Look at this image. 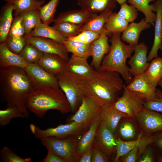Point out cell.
<instances>
[{"label": "cell", "instance_id": "cell-1", "mask_svg": "<svg viewBox=\"0 0 162 162\" xmlns=\"http://www.w3.org/2000/svg\"><path fill=\"white\" fill-rule=\"evenodd\" d=\"M34 89L25 70L16 66L0 68V89L3 101L8 106L17 107L28 116L25 104L26 98Z\"/></svg>", "mask_w": 162, "mask_h": 162}, {"label": "cell", "instance_id": "cell-2", "mask_svg": "<svg viewBox=\"0 0 162 162\" xmlns=\"http://www.w3.org/2000/svg\"><path fill=\"white\" fill-rule=\"evenodd\" d=\"M124 86L118 73L95 70L87 81L85 96L91 98L101 106L114 104L123 91Z\"/></svg>", "mask_w": 162, "mask_h": 162}, {"label": "cell", "instance_id": "cell-3", "mask_svg": "<svg viewBox=\"0 0 162 162\" xmlns=\"http://www.w3.org/2000/svg\"><path fill=\"white\" fill-rule=\"evenodd\" d=\"M25 104L28 110L39 118H43L50 110L62 114L71 111L70 104L59 87L34 88L27 97Z\"/></svg>", "mask_w": 162, "mask_h": 162}, {"label": "cell", "instance_id": "cell-4", "mask_svg": "<svg viewBox=\"0 0 162 162\" xmlns=\"http://www.w3.org/2000/svg\"><path fill=\"white\" fill-rule=\"evenodd\" d=\"M121 33H112L109 51L103 60L99 70L118 73L128 84L133 78L126 62L134 52L135 45H127L122 42Z\"/></svg>", "mask_w": 162, "mask_h": 162}, {"label": "cell", "instance_id": "cell-5", "mask_svg": "<svg viewBox=\"0 0 162 162\" xmlns=\"http://www.w3.org/2000/svg\"><path fill=\"white\" fill-rule=\"evenodd\" d=\"M56 76L70 104V112L75 113L85 96L87 81L67 70Z\"/></svg>", "mask_w": 162, "mask_h": 162}, {"label": "cell", "instance_id": "cell-6", "mask_svg": "<svg viewBox=\"0 0 162 162\" xmlns=\"http://www.w3.org/2000/svg\"><path fill=\"white\" fill-rule=\"evenodd\" d=\"M76 136L58 138L49 136L40 139L46 149L64 159L66 162H76V147L79 139Z\"/></svg>", "mask_w": 162, "mask_h": 162}, {"label": "cell", "instance_id": "cell-7", "mask_svg": "<svg viewBox=\"0 0 162 162\" xmlns=\"http://www.w3.org/2000/svg\"><path fill=\"white\" fill-rule=\"evenodd\" d=\"M29 128L32 134L39 139L49 136L62 138L70 136H79L87 130L82 124L74 121L45 129H41L31 123L29 125Z\"/></svg>", "mask_w": 162, "mask_h": 162}, {"label": "cell", "instance_id": "cell-8", "mask_svg": "<svg viewBox=\"0 0 162 162\" xmlns=\"http://www.w3.org/2000/svg\"><path fill=\"white\" fill-rule=\"evenodd\" d=\"M146 100L141 96L128 89L124 85L122 94L114 104V107L128 117L136 118L143 108Z\"/></svg>", "mask_w": 162, "mask_h": 162}, {"label": "cell", "instance_id": "cell-9", "mask_svg": "<svg viewBox=\"0 0 162 162\" xmlns=\"http://www.w3.org/2000/svg\"><path fill=\"white\" fill-rule=\"evenodd\" d=\"M101 107L93 99L85 96L77 110L68 120L82 124L87 130L99 116Z\"/></svg>", "mask_w": 162, "mask_h": 162}, {"label": "cell", "instance_id": "cell-10", "mask_svg": "<svg viewBox=\"0 0 162 162\" xmlns=\"http://www.w3.org/2000/svg\"><path fill=\"white\" fill-rule=\"evenodd\" d=\"M142 136L150 137L162 131V113L143 108L136 117Z\"/></svg>", "mask_w": 162, "mask_h": 162}, {"label": "cell", "instance_id": "cell-11", "mask_svg": "<svg viewBox=\"0 0 162 162\" xmlns=\"http://www.w3.org/2000/svg\"><path fill=\"white\" fill-rule=\"evenodd\" d=\"M25 69L34 88L59 87L56 76L45 70L38 63L28 64Z\"/></svg>", "mask_w": 162, "mask_h": 162}, {"label": "cell", "instance_id": "cell-12", "mask_svg": "<svg viewBox=\"0 0 162 162\" xmlns=\"http://www.w3.org/2000/svg\"><path fill=\"white\" fill-rule=\"evenodd\" d=\"M26 43L31 44L44 53L56 54L68 61V52L63 44L53 40L28 34L23 36Z\"/></svg>", "mask_w": 162, "mask_h": 162}, {"label": "cell", "instance_id": "cell-13", "mask_svg": "<svg viewBox=\"0 0 162 162\" xmlns=\"http://www.w3.org/2000/svg\"><path fill=\"white\" fill-rule=\"evenodd\" d=\"M117 136L105 124L100 122L94 144L109 157L116 151Z\"/></svg>", "mask_w": 162, "mask_h": 162}, {"label": "cell", "instance_id": "cell-14", "mask_svg": "<svg viewBox=\"0 0 162 162\" xmlns=\"http://www.w3.org/2000/svg\"><path fill=\"white\" fill-rule=\"evenodd\" d=\"M134 53L128 62L130 65L129 72L135 77L145 72L150 63L148 60V46L144 42L134 46Z\"/></svg>", "mask_w": 162, "mask_h": 162}, {"label": "cell", "instance_id": "cell-15", "mask_svg": "<svg viewBox=\"0 0 162 162\" xmlns=\"http://www.w3.org/2000/svg\"><path fill=\"white\" fill-rule=\"evenodd\" d=\"M126 87L141 96L146 101L155 100L158 98L156 87L148 81L144 73L134 77Z\"/></svg>", "mask_w": 162, "mask_h": 162}, {"label": "cell", "instance_id": "cell-16", "mask_svg": "<svg viewBox=\"0 0 162 162\" xmlns=\"http://www.w3.org/2000/svg\"><path fill=\"white\" fill-rule=\"evenodd\" d=\"M110 33L104 28L99 37L90 44L92 57L91 65L95 70L99 69L104 55L109 51L110 46L107 35Z\"/></svg>", "mask_w": 162, "mask_h": 162}, {"label": "cell", "instance_id": "cell-17", "mask_svg": "<svg viewBox=\"0 0 162 162\" xmlns=\"http://www.w3.org/2000/svg\"><path fill=\"white\" fill-rule=\"evenodd\" d=\"M87 58L72 54L67 62V70L88 80L93 75L95 70L88 64Z\"/></svg>", "mask_w": 162, "mask_h": 162}, {"label": "cell", "instance_id": "cell-18", "mask_svg": "<svg viewBox=\"0 0 162 162\" xmlns=\"http://www.w3.org/2000/svg\"><path fill=\"white\" fill-rule=\"evenodd\" d=\"M154 2L156 13L154 25V38L153 45L147 56L149 62L158 57L159 50L162 52V0H156Z\"/></svg>", "mask_w": 162, "mask_h": 162}, {"label": "cell", "instance_id": "cell-19", "mask_svg": "<svg viewBox=\"0 0 162 162\" xmlns=\"http://www.w3.org/2000/svg\"><path fill=\"white\" fill-rule=\"evenodd\" d=\"M116 155L114 162H118L119 158L129 152L134 148L140 146L145 149L148 145L152 144V141L151 136H142L140 132L136 139L130 141H124L117 137Z\"/></svg>", "mask_w": 162, "mask_h": 162}, {"label": "cell", "instance_id": "cell-20", "mask_svg": "<svg viewBox=\"0 0 162 162\" xmlns=\"http://www.w3.org/2000/svg\"><path fill=\"white\" fill-rule=\"evenodd\" d=\"M99 117L100 122L105 124L115 134L121 120L128 117L126 114L116 109L113 104L101 106Z\"/></svg>", "mask_w": 162, "mask_h": 162}, {"label": "cell", "instance_id": "cell-21", "mask_svg": "<svg viewBox=\"0 0 162 162\" xmlns=\"http://www.w3.org/2000/svg\"><path fill=\"white\" fill-rule=\"evenodd\" d=\"M67 62L58 55L44 53L38 63L45 70L56 76L67 70Z\"/></svg>", "mask_w": 162, "mask_h": 162}, {"label": "cell", "instance_id": "cell-22", "mask_svg": "<svg viewBox=\"0 0 162 162\" xmlns=\"http://www.w3.org/2000/svg\"><path fill=\"white\" fill-rule=\"evenodd\" d=\"M140 130L136 118L127 117L121 119L117 128L115 134L124 141H130L138 137Z\"/></svg>", "mask_w": 162, "mask_h": 162}, {"label": "cell", "instance_id": "cell-23", "mask_svg": "<svg viewBox=\"0 0 162 162\" xmlns=\"http://www.w3.org/2000/svg\"><path fill=\"white\" fill-rule=\"evenodd\" d=\"M100 123L99 116L93 122L88 129L79 139L76 147L77 160L80 156L86 150L92 146L96 133Z\"/></svg>", "mask_w": 162, "mask_h": 162}, {"label": "cell", "instance_id": "cell-24", "mask_svg": "<svg viewBox=\"0 0 162 162\" xmlns=\"http://www.w3.org/2000/svg\"><path fill=\"white\" fill-rule=\"evenodd\" d=\"M95 14L82 9L69 10L60 13L53 22L54 23L68 22L84 25Z\"/></svg>", "mask_w": 162, "mask_h": 162}, {"label": "cell", "instance_id": "cell-25", "mask_svg": "<svg viewBox=\"0 0 162 162\" xmlns=\"http://www.w3.org/2000/svg\"><path fill=\"white\" fill-rule=\"evenodd\" d=\"M151 25L150 23L145 21V18L138 23L131 22L122 32L121 38L129 44L135 45L138 43L141 32L150 28Z\"/></svg>", "mask_w": 162, "mask_h": 162}, {"label": "cell", "instance_id": "cell-26", "mask_svg": "<svg viewBox=\"0 0 162 162\" xmlns=\"http://www.w3.org/2000/svg\"><path fill=\"white\" fill-rule=\"evenodd\" d=\"M81 9L94 14L112 10L115 8V0H77Z\"/></svg>", "mask_w": 162, "mask_h": 162}, {"label": "cell", "instance_id": "cell-27", "mask_svg": "<svg viewBox=\"0 0 162 162\" xmlns=\"http://www.w3.org/2000/svg\"><path fill=\"white\" fill-rule=\"evenodd\" d=\"M28 64L18 54L10 50L5 42L0 44V68L16 66L25 69Z\"/></svg>", "mask_w": 162, "mask_h": 162}, {"label": "cell", "instance_id": "cell-28", "mask_svg": "<svg viewBox=\"0 0 162 162\" xmlns=\"http://www.w3.org/2000/svg\"><path fill=\"white\" fill-rule=\"evenodd\" d=\"M14 8L12 4L6 3L2 7L0 17V42L7 39L13 19Z\"/></svg>", "mask_w": 162, "mask_h": 162}, {"label": "cell", "instance_id": "cell-29", "mask_svg": "<svg viewBox=\"0 0 162 162\" xmlns=\"http://www.w3.org/2000/svg\"><path fill=\"white\" fill-rule=\"evenodd\" d=\"M29 34L32 36L50 39L62 44L67 39L53 26L43 22L37 26Z\"/></svg>", "mask_w": 162, "mask_h": 162}, {"label": "cell", "instance_id": "cell-30", "mask_svg": "<svg viewBox=\"0 0 162 162\" xmlns=\"http://www.w3.org/2000/svg\"><path fill=\"white\" fill-rule=\"evenodd\" d=\"M128 2L134 6L138 10L142 12L144 15L145 21L152 26H154L156 14L153 12L156 11L154 4H149L154 0H127Z\"/></svg>", "mask_w": 162, "mask_h": 162}, {"label": "cell", "instance_id": "cell-31", "mask_svg": "<svg viewBox=\"0 0 162 162\" xmlns=\"http://www.w3.org/2000/svg\"><path fill=\"white\" fill-rule=\"evenodd\" d=\"M112 13V10H109L99 15L96 14L83 25L81 32L84 30H90L101 34L107 19Z\"/></svg>", "mask_w": 162, "mask_h": 162}, {"label": "cell", "instance_id": "cell-32", "mask_svg": "<svg viewBox=\"0 0 162 162\" xmlns=\"http://www.w3.org/2000/svg\"><path fill=\"white\" fill-rule=\"evenodd\" d=\"M6 3L12 4L14 16L25 11L38 10L45 2V0H4Z\"/></svg>", "mask_w": 162, "mask_h": 162}, {"label": "cell", "instance_id": "cell-33", "mask_svg": "<svg viewBox=\"0 0 162 162\" xmlns=\"http://www.w3.org/2000/svg\"><path fill=\"white\" fill-rule=\"evenodd\" d=\"M63 44L68 52L76 56L87 58L91 56L90 44L68 38Z\"/></svg>", "mask_w": 162, "mask_h": 162}, {"label": "cell", "instance_id": "cell-34", "mask_svg": "<svg viewBox=\"0 0 162 162\" xmlns=\"http://www.w3.org/2000/svg\"><path fill=\"white\" fill-rule=\"evenodd\" d=\"M144 74L148 81L156 87L162 77V58L152 60Z\"/></svg>", "mask_w": 162, "mask_h": 162}, {"label": "cell", "instance_id": "cell-35", "mask_svg": "<svg viewBox=\"0 0 162 162\" xmlns=\"http://www.w3.org/2000/svg\"><path fill=\"white\" fill-rule=\"evenodd\" d=\"M20 15L22 18L25 35L29 34L34 28L42 22L38 10H29Z\"/></svg>", "mask_w": 162, "mask_h": 162}, {"label": "cell", "instance_id": "cell-36", "mask_svg": "<svg viewBox=\"0 0 162 162\" xmlns=\"http://www.w3.org/2000/svg\"><path fill=\"white\" fill-rule=\"evenodd\" d=\"M128 22L116 13H112L109 17L104 28L109 33H121L128 25Z\"/></svg>", "mask_w": 162, "mask_h": 162}, {"label": "cell", "instance_id": "cell-37", "mask_svg": "<svg viewBox=\"0 0 162 162\" xmlns=\"http://www.w3.org/2000/svg\"><path fill=\"white\" fill-rule=\"evenodd\" d=\"M60 0H50L38 9L42 22L49 25L53 22L56 8Z\"/></svg>", "mask_w": 162, "mask_h": 162}, {"label": "cell", "instance_id": "cell-38", "mask_svg": "<svg viewBox=\"0 0 162 162\" xmlns=\"http://www.w3.org/2000/svg\"><path fill=\"white\" fill-rule=\"evenodd\" d=\"M83 25L63 22L54 23L52 26L63 36L68 38L74 37L80 33Z\"/></svg>", "mask_w": 162, "mask_h": 162}, {"label": "cell", "instance_id": "cell-39", "mask_svg": "<svg viewBox=\"0 0 162 162\" xmlns=\"http://www.w3.org/2000/svg\"><path fill=\"white\" fill-rule=\"evenodd\" d=\"M44 53L33 44L26 43L19 55L28 64L38 63Z\"/></svg>", "mask_w": 162, "mask_h": 162}, {"label": "cell", "instance_id": "cell-40", "mask_svg": "<svg viewBox=\"0 0 162 162\" xmlns=\"http://www.w3.org/2000/svg\"><path fill=\"white\" fill-rule=\"evenodd\" d=\"M26 117L25 115L15 106H8L4 110H0V126L8 124L12 119Z\"/></svg>", "mask_w": 162, "mask_h": 162}, {"label": "cell", "instance_id": "cell-41", "mask_svg": "<svg viewBox=\"0 0 162 162\" xmlns=\"http://www.w3.org/2000/svg\"><path fill=\"white\" fill-rule=\"evenodd\" d=\"M4 42L10 50L18 55L26 44V41L23 36H8Z\"/></svg>", "mask_w": 162, "mask_h": 162}, {"label": "cell", "instance_id": "cell-42", "mask_svg": "<svg viewBox=\"0 0 162 162\" xmlns=\"http://www.w3.org/2000/svg\"><path fill=\"white\" fill-rule=\"evenodd\" d=\"M1 161L3 162H31V158H22L14 153L8 147H3L0 151Z\"/></svg>", "mask_w": 162, "mask_h": 162}, {"label": "cell", "instance_id": "cell-43", "mask_svg": "<svg viewBox=\"0 0 162 162\" xmlns=\"http://www.w3.org/2000/svg\"><path fill=\"white\" fill-rule=\"evenodd\" d=\"M120 5V9L117 13L118 15L128 22H133L137 17L138 10L133 5H128L126 1Z\"/></svg>", "mask_w": 162, "mask_h": 162}, {"label": "cell", "instance_id": "cell-44", "mask_svg": "<svg viewBox=\"0 0 162 162\" xmlns=\"http://www.w3.org/2000/svg\"><path fill=\"white\" fill-rule=\"evenodd\" d=\"M101 34L90 30H84L74 37L67 38L81 41L87 44H90L98 38Z\"/></svg>", "mask_w": 162, "mask_h": 162}, {"label": "cell", "instance_id": "cell-45", "mask_svg": "<svg viewBox=\"0 0 162 162\" xmlns=\"http://www.w3.org/2000/svg\"><path fill=\"white\" fill-rule=\"evenodd\" d=\"M25 35V31L21 16L20 15L14 16L8 36L23 37Z\"/></svg>", "mask_w": 162, "mask_h": 162}, {"label": "cell", "instance_id": "cell-46", "mask_svg": "<svg viewBox=\"0 0 162 162\" xmlns=\"http://www.w3.org/2000/svg\"><path fill=\"white\" fill-rule=\"evenodd\" d=\"M156 92L158 96V99L155 100L146 101L143 107L162 113V90L157 89Z\"/></svg>", "mask_w": 162, "mask_h": 162}, {"label": "cell", "instance_id": "cell-47", "mask_svg": "<svg viewBox=\"0 0 162 162\" xmlns=\"http://www.w3.org/2000/svg\"><path fill=\"white\" fill-rule=\"evenodd\" d=\"M148 146L144 150L139 157L138 162H154L157 160L159 154H157V152H158L155 148H154L151 146L148 147Z\"/></svg>", "mask_w": 162, "mask_h": 162}, {"label": "cell", "instance_id": "cell-48", "mask_svg": "<svg viewBox=\"0 0 162 162\" xmlns=\"http://www.w3.org/2000/svg\"><path fill=\"white\" fill-rule=\"evenodd\" d=\"M145 149L137 146L121 157L118 161L122 162H135L137 161Z\"/></svg>", "mask_w": 162, "mask_h": 162}, {"label": "cell", "instance_id": "cell-49", "mask_svg": "<svg viewBox=\"0 0 162 162\" xmlns=\"http://www.w3.org/2000/svg\"><path fill=\"white\" fill-rule=\"evenodd\" d=\"M109 157L93 144L91 162H108Z\"/></svg>", "mask_w": 162, "mask_h": 162}, {"label": "cell", "instance_id": "cell-50", "mask_svg": "<svg viewBox=\"0 0 162 162\" xmlns=\"http://www.w3.org/2000/svg\"><path fill=\"white\" fill-rule=\"evenodd\" d=\"M153 144L159 154L162 155V131L151 136Z\"/></svg>", "mask_w": 162, "mask_h": 162}, {"label": "cell", "instance_id": "cell-51", "mask_svg": "<svg viewBox=\"0 0 162 162\" xmlns=\"http://www.w3.org/2000/svg\"><path fill=\"white\" fill-rule=\"evenodd\" d=\"M47 152L46 157L42 159V162H66L62 158L53 152L47 150Z\"/></svg>", "mask_w": 162, "mask_h": 162}, {"label": "cell", "instance_id": "cell-52", "mask_svg": "<svg viewBox=\"0 0 162 162\" xmlns=\"http://www.w3.org/2000/svg\"><path fill=\"white\" fill-rule=\"evenodd\" d=\"M93 146L85 151L79 158L77 162H91Z\"/></svg>", "mask_w": 162, "mask_h": 162}, {"label": "cell", "instance_id": "cell-53", "mask_svg": "<svg viewBox=\"0 0 162 162\" xmlns=\"http://www.w3.org/2000/svg\"><path fill=\"white\" fill-rule=\"evenodd\" d=\"M157 161L158 162H162V155L159 154L158 155Z\"/></svg>", "mask_w": 162, "mask_h": 162}, {"label": "cell", "instance_id": "cell-54", "mask_svg": "<svg viewBox=\"0 0 162 162\" xmlns=\"http://www.w3.org/2000/svg\"><path fill=\"white\" fill-rule=\"evenodd\" d=\"M117 2L120 4L124 2H126L127 0H115Z\"/></svg>", "mask_w": 162, "mask_h": 162}, {"label": "cell", "instance_id": "cell-55", "mask_svg": "<svg viewBox=\"0 0 162 162\" xmlns=\"http://www.w3.org/2000/svg\"><path fill=\"white\" fill-rule=\"evenodd\" d=\"M158 85L161 88V90H162V77Z\"/></svg>", "mask_w": 162, "mask_h": 162}]
</instances>
